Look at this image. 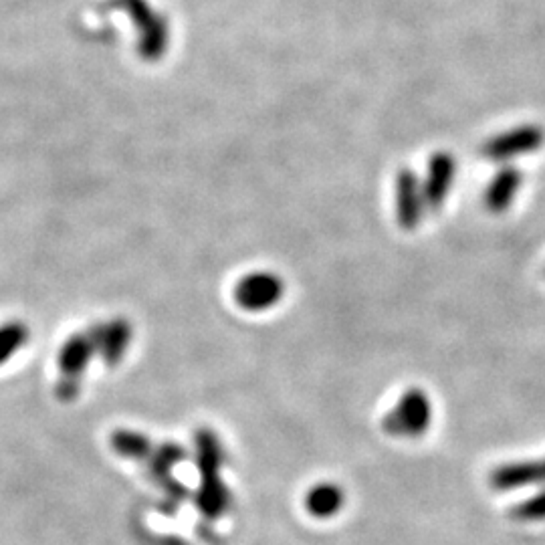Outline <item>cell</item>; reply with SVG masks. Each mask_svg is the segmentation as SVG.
Instances as JSON below:
<instances>
[{
  "label": "cell",
  "mask_w": 545,
  "mask_h": 545,
  "mask_svg": "<svg viewBox=\"0 0 545 545\" xmlns=\"http://www.w3.org/2000/svg\"><path fill=\"white\" fill-rule=\"evenodd\" d=\"M285 287L275 273H251L235 287V301L247 311H265L279 303Z\"/></svg>",
  "instance_id": "cell-6"
},
{
  "label": "cell",
  "mask_w": 545,
  "mask_h": 545,
  "mask_svg": "<svg viewBox=\"0 0 545 545\" xmlns=\"http://www.w3.org/2000/svg\"><path fill=\"white\" fill-rule=\"evenodd\" d=\"M432 424V402L422 388H408L384 416L382 426L398 439H420Z\"/></svg>",
  "instance_id": "cell-2"
},
{
  "label": "cell",
  "mask_w": 545,
  "mask_h": 545,
  "mask_svg": "<svg viewBox=\"0 0 545 545\" xmlns=\"http://www.w3.org/2000/svg\"><path fill=\"white\" fill-rule=\"evenodd\" d=\"M109 9L128 13L138 33V53L146 61L160 59L170 43V31L166 19L150 7L148 0H109Z\"/></svg>",
  "instance_id": "cell-1"
},
{
  "label": "cell",
  "mask_w": 545,
  "mask_h": 545,
  "mask_svg": "<svg viewBox=\"0 0 545 545\" xmlns=\"http://www.w3.org/2000/svg\"><path fill=\"white\" fill-rule=\"evenodd\" d=\"M394 210L396 223L402 231H416L426 212L422 180L410 168H400L394 180Z\"/></svg>",
  "instance_id": "cell-4"
},
{
  "label": "cell",
  "mask_w": 545,
  "mask_h": 545,
  "mask_svg": "<svg viewBox=\"0 0 545 545\" xmlns=\"http://www.w3.org/2000/svg\"><path fill=\"white\" fill-rule=\"evenodd\" d=\"M539 483H545V459L505 463L489 475V485L495 491H515Z\"/></svg>",
  "instance_id": "cell-8"
},
{
  "label": "cell",
  "mask_w": 545,
  "mask_h": 545,
  "mask_svg": "<svg viewBox=\"0 0 545 545\" xmlns=\"http://www.w3.org/2000/svg\"><path fill=\"white\" fill-rule=\"evenodd\" d=\"M29 340V330L21 321L0 325V366L9 362Z\"/></svg>",
  "instance_id": "cell-12"
},
{
  "label": "cell",
  "mask_w": 545,
  "mask_h": 545,
  "mask_svg": "<svg viewBox=\"0 0 545 545\" xmlns=\"http://www.w3.org/2000/svg\"><path fill=\"white\" fill-rule=\"evenodd\" d=\"M457 178V160L451 152H434L426 166V176L422 180V192L426 210L439 212L447 198L451 196Z\"/></svg>",
  "instance_id": "cell-5"
},
{
  "label": "cell",
  "mask_w": 545,
  "mask_h": 545,
  "mask_svg": "<svg viewBox=\"0 0 545 545\" xmlns=\"http://www.w3.org/2000/svg\"><path fill=\"white\" fill-rule=\"evenodd\" d=\"M515 521H523V523H533V521H543L545 519V491L537 493L531 499L521 501L519 505H515L509 513Z\"/></svg>",
  "instance_id": "cell-13"
},
{
  "label": "cell",
  "mask_w": 545,
  "mask_h": 545,
  "mask_svg": "<svg viewBox=\"0 0 545 545\" xmlns=\"http://www.w3.org/2000/svg\"><path fill=\"white\" fill-rule=\"evenodd\" d=\"M545 144V132L537 124H521L491 136L483 146L481 154L489 162H511L519 156L537 152Z\"/></svg>",
  "instance_id": "cell-3"
},
{
  "label": "cell",
  "mask_w": 545,
  "mask_h": 545,
  "mask_svg": "<svg viewBox=\"0 0 545 545\" xmlns=\"http://www.w3.org/2000/svg\"><path fill=\"white\" fill-rule=\"evenodd\" d=\"M521 184H523L521 170L515 166H503L493 176V180L489 182V186L485 190L487 210L493 214L507 212L513 206V202L521 190Z\"/></svg>",
  "instance_id": "cell-10"
},
{
  "label": "cell",
  "mask_w": 545,
  "mask_h": 545,
  "mask_svg": "<svg viewBox=\"0 0 545 545\" xmlns=\"http://www.w3.org/2000/svg\"><path fill=\"white\" fill-rule=\"evenodd\" d=\"M93 334L97 342V354L105 360V364H118L132 342V325L128 319L116 317L95 325Z\"/></svg>",
  "instance_id": "cell-9"
},
{
  "label": "cell",
  "mask_w": 545,
  "mask_h": 545,
  "mask_svg": "<svg viewBox=\"0 0 545 545\" xmlns=\"http://www.w3.org/2000/svg\"><path fill=\"white\" fill-rule=\"evenodd\" d=\"M346 503V493L336 483H317L305 497V509L317 519L336 517Z\"/></svg>",
  "instance_id": "cell-11"
},
{
  "label": "cell",
  "mask_w": 545,
  "mask_h": 545,
  "mask_svg": "<svg viewBox=\"0 0 545 545\" xmlns=\"http://www.w3.org/2000/svg\"><path fill=\"white\" fill-rule=\"evenodd\" d=\"M93 354H97V342H95L93 327L87 332L73 334L63 344V348L59 352V372L63 376V384H61L63 392L77 390L79 378L83 376Z\"/></svg>",
  "instance_id": "cell-7"
}]
</instances>
